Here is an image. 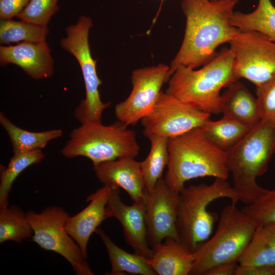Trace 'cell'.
I'll use <instances>...</instances> for the list:
<instances>
[{
  "label": "cell",
  "mask_w": 275,
  "mask_h": 275,
  "mask_svg": "<svg viewBox=\"0 0 275 275\" xmlns=\"http://www.w3.org/2000/svg\"><path fill=\"white\" fill-rule=\"evenodd\" d=\"M95 174L103 185L122 188L133 202L144 201L145 186L140 162L122 157L94 166Z\"/></svg>",
  "instance_id": "obj_16"
},
{
  "label": "cell",
  "mask_w": 275,
  "mask_h": 275,
  "mask_svg": "<svg viewBox=\"0 0 275 275\" xmlns=\"http://www.w3.org/2000/svg\"><path fill=\"white\" fill-rule=\"evenodd\" d=\"M169 160L164 178L167 184L179 193L190 180L206 176L227 180L229 174L226 152L205 136L202 127L169 139Z\"/></svg>",
  "instance_id": "obj_3"
},
{
  "label": "cell",
  "mask_w": 275,
  "mask_h": 275,
  "mask_svg": "<svg viewBox=\"0 0 275 275\" xmlns=\"http://www.w3.org/2000/svg\"><path fill=\"white\" fill-rule=\"evenodd\" d=\"M221 198H228L234 203L240 201L234 187L227 180L218 178L210 185L184 186L179 193L176 229L180 243L189 251L194 253L210 237L218 216L207 208Z\"/></svg>",
  "instance_id": "obj_5"
},
{
  "label": "cell",
  "mask_w": 275,
  "mask_h": 275,
  "mask_svg": "<svg viewBox=\"0 0 275 275\" xmlns=\"http://www.w3.org/2000/svg\"><path fill=\"white\" fill-rule=\"evenodd\" d=\"M148 262L156 274L188 275L194 263V253L176 240L167 238L153 248Z\"/></svg>",
  "instance_id": "obj_19"
},
{
  "label": "cell",
  "mask_w": 275,
  "mask_h": 275,
  "mask_svg": "<svg viewBox=\"0 0 275 275\" xmlns=\"http://www.w3.org/2000/svg\"><path fill=\"white\" fill-rule=\"evenodd\" d=\"M229 44L237 79L257 87L275 75V41L256 31L240 30Z\"/></svg>",
  "instance_id": "obj_10"
},
{
  "label": "cell",
  "mask_w": 275,
  "mask_h": 275,
  "mask_svg": "<svg viewBox=\"0 0 275 275\" xmlns=\"http://www.w3.org/2000/svg\"><path fill=\"white\" fill-rule=\"evenodd\" d=\"M211 1H213V0H211Z\"/></svg>",
  "instance_id": "obj_36"
},
{
  "label": "cell",
  "mask_w": 275,
  "mask_h": 275,
  "mask_svg": "<svg viewBox=\"0 0 275 275\" xmlns=\"http://www.w3.org/2000/svg\"><path fill=\"white\" fill-rule=\"evenodd\" d=\"M30 0H0L1 19H10L16 16Z\"/></svg>",
  "instance_id": "obj_32"
},
{
  "label": "cell",
  "mask_w": 275,
  "mask_h": 275,
  "mask_svg": "<svg viewBox=\"0 0 275 275\" xmlns=\"http://www.w3.org/2000/svg\"><path fill=\"white\" fill-rule=\"evenodd\" d=\"M33 229L26 213L16 205L0 207V243L13 241L21 243L32 238Z\"/></svg>",
  "instance_id": "obj_26"
},
{
  "label": "cell",
  "mask_w": 275,
  "mask_h": 275,
  "mask_svg": "<svg viewBox=\"0 0 275 275\" xmlns=\"http://www.w3.org/2000/svg\"><path fill=\"white\" fill-rule=\"evenodd\" d=\"M0 63L1 66L14 64L35 80L49 77L54 71V61L46 41L1 46Z\"/></svg>",
  "instance_id": "obj_15"
},
{
  "label": "cell",
  "mask_w": 275,
  "mask_h": 275,
  "mask_svg": "<svg viewBox=\"0 0 275 275\" xmlns=\"http://www.w3.org/2000/svg\"><path fill=\"white\" fill-rule=\"evenodd\" d=\"M59 0H30L16 17L21 20L40 25H47L59 10Z\"/></svg>",
  "instance_id": "obj_29"
},
{
  "label": "cell",
  "mask_w": 275,
  "mask_h": 275,
  "mask_svg": "<svg viewBox=\"0 0 275 275\" xmlns=\"http://www.w3.org/2000/svg\"><path fill=\"white\" fill-rule=\"evenodd\" d=\"M128 127L119 121L109 125L81 124L71 131L62 154L68 158L85 157L93 166L122 157L135 158L140 146L135 132Z\"/></svg>",
  "instance_id": "obj_7"
},
{
  "label": "cell",
  "mask_w": 275,
  "mask_h": 275,
  "mask_svg": "<svg viewBox=\"0 0 275 275\" xmlns=\"http://www.w3.org/2000/svg\"><path fill=\"white\" fill-rule=\"evenodd\" d=\"M92 19L80 16L77 22L66 28V36L60 41L61 47L73 55L80 67L86 89V96L74 111L80 124L101 122L103 111L111 102L102 101L99 88L102 84L97 70V60L92 58L89 42Z\"/></svg>",
  "instance_id": "obj_8"
},
{
  "label": "cell",
  "mask_w": 275,
  "mask_h": 275,
  "mask_svg": "<svg viewBox=\"0 0 275 275\" xmlns=\"http://www.w3.org/2000/svg\"><path fill=\"white\" fill-rule=\"evenodd\" d=\"M169 70V66L160 63L133 70L129 95L115 107L118 121L127 126L134 125L147 116L154 107L163 84L166 82Z\"/></svg>",
  "instance_id": "obj_12"
},
{
  "label": "cell",
  "mask_w": 275,
  "mask_h": 275,
  "mask_svg": "<svg viewBox=\"0 0 275 275\" xmlns=\"http://www.w3.org/2000/svg\"><path fill=\"white\" fill-rule=\"evenodd\" d=\"M239 0H182L185 17L183 41L169 66L166 82L179 67L196 69L209 62L217 48L240 32L231 22Z\"/></svg>",
  "instance_id": "obj_1"
},
{
  "label": "cell",
  "mask_w": 275,
  "mask_h": 275,
  "mask_svg": "<svg viewBox=\"0 0 275 275\" xmlns=\"http://www.w3.org/2000/svg\"><path fill=\"white\" fill-rule=\"evenodd\" d=\"M231 22L240 30L256 31L275 41V6L271 0H258L251 12L235 11Z\"/></svg>",
  "instance_id": "obj_23"
},
{
  "label": "cell",
  "mask_w": 275,
  "mask_h": 275,
  "mask_svg": "<svg viewBox=\"0 0 275 275\" xmlns=\"http://www.w3.org/2000/svg\"><path fill=\"white\" fill-rule=\"evenodd\" d=\"M205 137L220 150L227 152L237 144L251 128L225 116L217 121L210 119L202 127Z\"/></svg>",
  "instance_id": "obj_24"
},
{
  "label": "cell",
  "mask_w": 275,
  "mask_h": 275,
  "mask_svg": "<svg viewBox=\"0 0 275 275\" xmlns=\"http://www.w3.org/2000/svg\"><path fill=\"white\" fill-rule=\"evenodd\" d=\"M238 79L221 94V113L252 128L261 121L257 100Z\"/></svg>",
  "instance_id": "obj_18"
},
{
  "label": "cell",
  "mask_w": 275,
  "mask_h": 275,
  "mask_svg": "<svg viewBox=\"0 0 275 275\" xmlns=\"http://www.w3.org/2000/svg\"><path fill=\"white\" fill-rule=\"evenodd\" d=\"M210 115L161 91L153 109L141 123L147 138L155 135L169 139L202 127Z\"/></svg>",
  "instance_id": "obj_11"
},
{
  "label": "cell",
  "mask_w": 275,
  "mask_h": 275,
  "mask_svg": "<svg viewBox=\"0 0 275 275\" xmlns=\"http://www.w3.org/2000/svg\"><path fill=\"white\" fill-rule=\"evenodd\" d=\"M47 25H40L23 20L1 19L0 43L9 44L20 41L39 43L46 41Z\"/></svg>",
  "instance_id": "obj_28"
},
{
  "label": "cell",
  "mask_w": 275,
  "mask_h": 275,
  "mask_svg": "<svg viewBox=\"0 0 275 275\" xmlns=\"http://www.w3.org/2000/svg\"><path fill=\"white\" fill-rule=\"evenodd\" d=\"M241 210L252 218L256 227L275 222V189L268 190L254 202L242 207Z\"/></svg>",
  "instance_id": "obj_30"
},
{
  "label": "cell",
  "mask_w": 275,
  "mask_h": 275,
  "mask_svg": "<svg viewBox=\"0 0 275 275\" xmlns=\"http://www.w3.org/2000/svg\"><path fill=\"white\" fill-rule=\"evenodd\" d=\"M119 194L120 188L111 187L106 207V218L118 219L123 227L126 241L134 252L150 258L153 250L149 246L144 200L127 205L122 201Z\"/></svg>",
  "instance_id": "obj_14"
},
{
  "label": "cell",
  "mask_w": 275,
  "mask_h": 275,
  "mask_svg": "<svg viewBox=\"0 0 275 275\" xmlns=\"http://www.w3.org/2000/svg\"><path fill=\"white\" fill-rule=\"evenodd\" d=\"M95 232L100 236L107 252L112 267L108 274L122 275L125 272L140 275L156 274L148 263V258L122 250L101 229L97 228Z\"/></svg>",
  "instance_id": "obj_21"
},
{
  "label": "cell",
  "mask_w": 275,
  "mask_h": 275,
  "mask_svg": "<svg viewBox=\"0 0 275 275\" xmlns=\"http://www.w3.org/2000/svg\"><path fill=\"white\" fill-rule=\"evenodd\" d=\"M26 216L33 231L32 241L42 249L65 258L76 274H94L80 247L66 230L70 216L63 208L51 206L39 213L30 211Z\"/></svg>",
  "instance_id": "obj_9"
},
{
  "label": "cell",
  "mask_w": 275,
  "mask_h": 275,
  "mask_svg": "<svg viewBox=\"0 0 275 275\" xmlns=\"http://www.w3.org/2000/svg\"><path fill=\"white\" fill-rule=\"evenodd\" d=\"M147 138L150 142V150L140 164L145 191H150L161 178L163 170L168 166L169 138L155 135H150Z\"/></svg>",
  "instance_id": "obj_25"
},
{
  "label": "cell",
  "mask_w": 275,
  "mask_h": 275,
  "mask_svg": "<svg viewBox=\"0 0 275 275\" xmlns=\"http://www.w3.org/2000/svg\"><path fill=\"white\" fill-rule=\"evenodd\" d=\"M240 265H275V222L256 227L238 260Z\"/></svg>",
  "instance_id": "obj_20"
},
{
  "label": "cell",
  "mask_w": 275,
  "mask_h": 275,
  "mask_svg": "<svg viewBox=\"0 0 275 275\" xmlns=\"http://www.w3.org/2000/svg\"><path fill=\"white\" fill-rule=\"evenodd\" d=\"M162 1H163L164 0H161Z\"/></svg>",
  "instance_id": "obj_35"
},
{
  "label": "cell",
  "mask_w": 275,
  "mask_h": 275,
  "mask_svg": "<svg viewBox=\"0 0 275 275\" xmlns=\"http://www.w3.org/2000/svg\"><path fill=\"white\" fill-rule=\"evenodd\" d=\"M178 194L170 188L162 178L151 191H145L148 239L152 248L167 238L180 242L176 229Z\"/></svg>",
  "instance_id": "obj_13"
},
{
  "label": "cell",
  "mask_w": 275,
  "mask_h": 275,
  "mask_svg": "<svg viewBox=\"0 0 275 275\" xmlns=\"http://www.w3.org/2000/svg\"><path fill=\"white\" fill-rule=\"evenodd\" d=\"M0 124L9 136L14 154L42 150L49 142L63 134L61 129L39 132L25 130L15 125L3 112L0 113Z\"/></svg>",
  "instance_id": "obj_22"
},
{
  "label": "cell",
  "mask_w": 275,
  "mask_h": 275,
  "mask_svg": "<svg viewBox=\"0 0 275 275\" xmlns=\"http://www.w3.org/2000/svg\"><path fill=\"white\" fill-rule=\"evenodd\" d=\"M235 275H275V265L237 266Z\"/></svg>",
  "instance_id": "obj_33"
},
{
  "label": "cell",
  "mask_w": 275,
  "mask_h": 275,
  "mask_svg": "<svg viewBox=\"0 0 275 275\" xmlns=\"http://www.w3.org/2000/svg\"><path fill=\"white\" fill-rule=\"evenodd\" d=\"M218 221L214 235L194 253L190 274L204 275L217 265L238 263L256 228L252 218L240 210L236 203L224 207Z\"/></svg>",
  "instance_id": "obj_6"
},
{
  "label": "cell",
  "mask_w": 275,
  "mask_h": 275,
  "mask_svg": "<svg viewBox=\"0 0 275 275\" xmlns=\"http://www.w3.org/2000/svg\"><path fill=\"white\" fill-rule=\"evenodd\" d=\"M237 266V262L222 263L210 268L204 275H233Z\"/></svg>",
  "instance_id": "obj_34"
},
{
  "label": "cell",
  "mask_w": 275,
  "mask_h": 275,
  "mask_svg": "<svg viewBox=\"0 0 275 275\" xmlns=\"http://www.w3.org/2000/svg\"><path fill=\"white\" fill-rule=\"evenodd\" d=\"M45 157L41 149L15 154L7 168L1 167L0 207L9 205V194L18 176L30 166L40 162Z\"/></svg>",
  "instance_id": "obj_27"
},
{
  "label": "cell",
  "mask_w": 275,
  "mask_h": 275,
  "mask_svg": "<svg viewBox=\"0 0 275 275\" xmlns=\"http://www.w3.org/2000/svg\"><path fill=\"white\" fill-rule=\"evenodd\" d=\"M111 187L103 185L89 195L90 204L82 210L67 219L65 228L67 233L80 247L85 258L88 257L87 246L89 238L106 218V207Z\"/></svg>",
  "instance_id": "obj_17"
},
{
  "label": "cell",
  "mask_w": 275,
  "mask_h": 275,
  "mask_svg": "<svg viewBox=\"0 0 275 275\" xmlns=\"http://www.w3.org/2000/svg\"><path fill=\"white\" fill-rule=\"evenodd\" d=\"M275 152V128L261 120L233 148L226 152V164L233 187L240 201L250 204L268 189L260 186L257 178L267 170Z\"/></svg>",
  "instance_id": "obj_4"
},
{
  "label": "cell",
  "mask_w": 275,
  "mask_h": 275,
  "mask_svg": "<svg viewBox=\"0 0 275 275\" xmlns=\"http://www.w3.org/2000/svg\"><path fill=\"white\" fill-rule=\"evenodd\" d=\"M256 94L261 120L275 128V75L257 87Z\"/></svg>",
  "instance_id": "obj_31"
},
{
  "label": "cell",
  "mask_w": 275,
  "mask_h": 275,
  "mask_svg": "<svg viewBox=\"0 0 275 275\" xmlns=\"http://www.w3.org/2000/svg\"><path fill=\"white\" fill-rule=\"evenodd\" d=\"M236 79L233 53L230 48H223L198 69H176L164 92L200 111L218 114L222 89Z\"/></svg>",
  "instance_id": "obj_2"
}]
</instances>
